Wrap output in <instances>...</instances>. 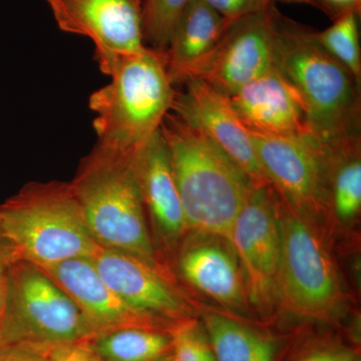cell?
I'll use <instances>...</instances> for the list:
<instances>
[{"label": "cell", "instance_id": "cell-24", "mask_svg": "<svg viewBox=\"0 0 361 361\" xmlns=\"http://www.w3.org/2000/svg\"><path fill=\"white\" fill-rule=\"evenodd\" d=\"M288 361H357V356L353 349L325 338L303 344Z\"/></svg>", "mask_w": 361, "mask_h": 361}, {"label": "cell", "instance_id": "cell-29", "mask_svg": "<svg viewBox=\"0 0 361 361\" xmlns=\"http://www.w3.org/2000/svg\"><path fill=\"white\" fill-rule=\"evenodd\" d=\"M301 4H310L322 11L332 21L349 13H361V0H302Z\"/></svg>", "mask_w": 361, "mask_h": 361}, {"label": "cell", "instance_id": "cell-5", "mask_svg": "<svg viewBox=\"0 0 361 361\" xmlns=\"http://www.w3.org/2000/svg\"><path fill=\"white\" fill-rule=\"evenodd\" d=\"M0 231L21 259L40 268L94 258L102 247L90 234L70 183L32 182L0 204Z\"/></svg>", "mask_w": 361, "mask_h": 361}, {"label": "cell", "instance_id": "cell-28", "mask_svg": "<svg viewBox=\"0 0 361 361\" xmlns=\"http://www.w3.org/2000/svg\"><path fill=\"white\" fill-rule=\"evenodd\" d=\"M52 348L44 344H9L0 348V361H47Z\"/></svg>", "mask_w": 361, "mask_h": 361}, {"label": "cell", "instance_id": "cell-1", "mask_svg": "<svg viewBox=\"0 0 361 361\" xmlns=\"http://www.w3.org/2000/svg\"><path fill=\"white\" fill-rule=\"evenodd\" d=\"M160 130L188 229L229 240L256 184L210 137L175 114H167Z\"/></svg>", "mask_w": 361, "mask_h": 361}, {"label": "cell", "instance_id": "cell-11", "mask_svg": "<svg viewBox=\"0 0 361 361\" xmlns=\"http://www.w3.org/2000/svg\"><path fill=\"white\" fill-rule=\"evenodd\" d=\"M259 163L293 211L316 212L323 204V144L314 134L278 137L250 132Z\"/></svg>", "mask_w": 361, "mask_h": 361}, {"label": "cell", "instance_id": "cell-15", "mask_svg": "<svg viewBox=\"0 0 361 361\" xmlns=\"http://www.w3.org/2000/svg\"><path fill=\"white\" fill-rule=\"evenodd\" d=\"M242 123L261 135L313 134L300 94L276 66L229 97Z\"/></svg>", "mask_w": 361, "mask_h": 361}, {"label": "cell", "instance_id": "cell-14", "mask_svg": "<svg viewBox=\"0 0 361 361\" xmlns=\"http://www.w3.org/2000/svg\"><path fill=\"white\" fill-rule=\"evenodd\" d=\"M104 282L135 310L167 325L190 317L182 297L157 266L123 252L102 248L92 258Z\"/></svg>", "mask_w": 361, "mask_h": 361}, {"label": "cell", "instance_id": "cell-9", "mask_svg": "<svg viewBox=\"0 0 361 361\" xmlns=\"http://www.w3.org/2000/svg\"><path fill=\"white\" fill-rule=\"evenodd\" d=\"M271 184L255 185L233 224L229 242L252 300L268 302L278 290L282 237L280 206Z\"/></svg>", "mask_w": 361, "mask_h": 361}, {"label": "cell", "instance_id": "cell-25", "mask_svg": "<svg viewBox=\"0 0 361 361\" xmlns=\"http://www.w3.org/2000/svg\"><path fill=\"white\" fill-rule=\"evenodd\" d=\"M212 8L229 21L266 11L275 4L272 0H205Z\"/></svg>", "mask_w": 361, "mask_h": 361}, {"label": "cell", "instance_id": "cell-27", "mask_svg": "<svg viewBox=\"0 0 361 361\" xmlns=\"http://www.w3.org/2000/svg\"><path fill=\"white\" fill-rule=\"evenodd\" d=\"M21 259L20 252L6 235L0 231V317L6 302L7 284L13 266Z\"/></svg>", "mask_w": 361, "mask_h": 361}, {"label": "cell", "instance_id": "cell-23", "mask_svg": "<svg viewBox=\"0 0 361 361\" xmlns=\"http://www.w3.org/2000/svg\"><path fill=\"white\" fill-rule=\"evenodd\" d=\"M173 361H216L208 336L201 322L183 320L170 330Z\"/></svg>", "mask_w": 361, "mask_h": 361}, {"label": "cell", "instance_id": "cell-16", "mask_svg": "<svg viewBox=\"0 0 361 361\" xmlns=\"http://www.w3.org/2000/svg\"><path fill=\"white\" fill-rule=\"evenodd\" d=\"M137 171L144 201L159 236L173 243L186 231L187 223L160 129L137 152Z\"/></svg>", "mask_w": 361, "mask_h": 361}, {"label": "cell", "instance_id": "cell-12", "mask_svg": "<svg viewBox=\"0 0 361 361\" xmlns=\"http://www.w3.org/2000/svg\"><path fill=\"white\" fill-rule=\"evenodd\" d=\"M183 85L184 90L176 92L175 115L210 137L254 184H270L259 163L250 130L240 121L229 99L198 78H188Z\"/></svg>", "mask_w": 361, "mask_h": 361}, {"label": "cell", "instance_id": "cell-30", "mask_svg": "<svg viewBox=\"0 0 361 361\" xmlns=\"http://www.w3.org/2000/svg\"><path fill=\"white\" fill-rule=\"evenodd\" d=\"M273 2H286V4H301L302 0H272Z\"/></svg>", "mask_w": 361, "mask_h": 361}, {"label": "cell", "instance_id": "cell-3", "mask_svg": "<svg viewBox=\"0 0 361 361\" xmlns=\"http://www.w3.org/2000/svg\"><path fill=\"white\" fill-rule=\"evenodd\" d=\"M276 68L302 99L313 134L323 142L360 134V87L325 51L315 30L276 11Z\"/></svg>", "mask_w": 361, "mask_h": 361}, {"label": "cell", "instance_id": "cell-4", "mask_svg": "<svg viewBox=\"0 0 361 361\" xmlns=\"http://www.w3.org/2000/svg\"><path fill=\"white\" fill-rule=\"evenodd\" d=\"M108 75L110 84L90 97L97 142L123 151L142 148L174 104L164 54L147 47L118 59Z\"/></svg>", "mask_w": 361, "mask_h": 361}, {"label": "cell", "instance_id": "cell-8", "mask_svg": "<svg viewBox=\"0 0 361 361\" xmlns=\"http://www.w3.org/2000/svg\"><path fill=\"white\" fill-rule=\"evenodd\" d=\"M276 11L273 4L266 11L233 21L210 56L189 78H198L229 99L274 68Z\"/></svg>", "mask_w": 361, "mask_h": 361}, {"label": "cell", "instance_id": "cell-10", "mask_svg": "<svg viewBox=\"0 0 361 361\" xmlns=\"http://www.w3.org/2000/svg\"><path fill=\"white\" fill-rule=\"evenodd\" d=\"M65 32L89 37L99 68L109 75L123 56L146 49L142 32L144 0H47Z\"/></svg>", "mask_w": 361, "mask_h": 361}, {"label": "cell", "instance_id": "cell-13", "mask_svg": "<svg viewBox=\"0 0 361 361\" xmlns=\"http://www.w3.org/2000/svg\"><path fill=\"white\" fill-rule=\"evenodd\" d=\"M42 269L71 297L94 337L129 327L170 332L167 325L135 310L121 298L104 281L92 258L71 259Z\"/></svg>", "mask_w": 361, "mask_h": 361}, {"label": "cell", "instance_id": "cell-32", "mask_svg": "<svg viewBox=\"0 0 361 361\" xmlns=\"http://www.w3.org/2000/svg\"><path fill=\"white\" fill-rule=\"evenodd\" d=\"M168 361H173V360H168Z\"/></svg>", "mask_w": 361, "mask_h": 361}, {"label": "cell", "instance_id": "cell-17", "mask_svg": "<svg viewBox=\"0 0 361 361\" xmlns=\"http://www.w3.org/2000/svg\"><path fill=\"white\" fill-rule=\"evenodd\" d=\"M232 23L205 0H190L176 21L167 51L164 54L173 85L183 84L193 75Z\"/></svg>", "mask_w": 361, "mask_h": 361}, {"label": "cell", "instance_id": "cell-2", "mask_svg": "<svg viewBox=\"0 0 361 361\" xmlns=\"http://www.w3.org/2000/svg\"><path fill=\"white\" fill-rule=\"evenodd\" d=\"M140 149L123 151L97 142L70 184L90 234L102 248L130 254L159 267L137 171Z\"/></svg>", "mask_w": 361, "mask_h": 361}, {"label": "cell", "instance_id": "cell-18", "mask_svg": "<svg viewBox=\"0 0 361 361\" xmlns=\"http://www.w3.org/2000/svg\"><path fill=\"white\" fill-rule=\"evenodd\" d=\"M183 276L215 300L241 308L245 299L243 276L232 246L219 241L192 242L180 256Z\"/></svg>", "mask_w": 361, "mask_h": 361}, {"label": "cell", "instance_id": "cell-7", "mask_svg": "<svg viewBox=\"0 0 361 361\" xmlns=\"http://www.w3.org/2000/svg\"><path fill=\"white\" fill-rule=\"evenodd\" d=\"M282 251L278 290L290 310L324 319L341 296L338 276L317 234L295 211L280 210Z\"/></svg>", "mask_w": 361, "mask_h": 361}, {"label": "cell", "instance_id": "cell-19", "mask_svg": "<svg viewBox=\"0 0 361 361\" xmlns=\"http://www.w3.org/2000/svg\"><path fill=\"white\" fill-rule=\"evenodd\" d=\"M216 361H279L283 342L264 330L217 312L203 316Z\"/></svg>", "mask_w": 361, "mask_h": 361}, {"label": "cell", "instance_id": "cell-26", "mask_svg": "<svg viewBox=\"0 0 361 361\" xmlns=\"http://www.w3.org/2000/svg\"><path fill=\"white\" fill-rule=\"evenodd\" d=\"M47 361H103L90 339L59 344L49 353Z\"/></svg>", "mask_w": 361, "mask_h": 361}, {"label": "cell", "instance_id": "cell-21", "mask_svg": "<svg viewBox=\"0 0 361 361\" xmlns=\"http://www.w3.org/2000/svg\"><path fill=\"white\" fill-rule=\"evenodd\" d=\"M360 14L349 13L332 21V25L322 32H315L317 42L342 66H345L361 85V49Z\"/></svg>", "mask_w": 361, "mask_h": 361}, {"label": "cell", "instance_id": "cell-6", "mask_svg": "<svg viewBox=\"0 0 361 361\" xmlns=\"http://www.w3.org/2000/svg\"><path fill=\"white\" fill-rule=\"evenodd\" d=\"M94 338L66 292L39 266L20 259L9 275L0 343L59 345Z\"/></svg>", "mask_w": 361, "mask_h": 361}, {"label": "cell", "instance_id": "cell-20", "mask_svg": "<svg viewBox=\"0 0 361 361\" xmlns=\"http://www.w3.org/2000/svg\"><path fill=\"white\" fill-rule=\"evenodd\" d=\"M103 361L172 360V337L165 330L129 327L90 339Z\"/></svg>", "mask_w": 361, "mask_h": 361}, {"label": "cell", "instance_id": "cell-31", "mask_svg": "<svg viewBox=\"0 0 361 361\" xmlns=\"http://www.w3.org/2000/svg\"><path fill=\"white\" fill-rule=\"evenodd\" d=\"M2 348V345H1V343H0V348Z\"/></svg>", "mask_w": 361, "mask_h": 361}, {"label": "cell", "instance_id": "cell-22", "mask_svg": "<svg viewBox=\"0 0 361 361\" xmlns=\"http://www.w3.org/2000/svg\"><path fill=\"white\" fill-rule=\"evenodd\" d=\"M190 0H144L142 32L146 47L165 54L176 21Z\"/></svg>", "mask_w": 361, "mask_h": 361}]
</instances>
